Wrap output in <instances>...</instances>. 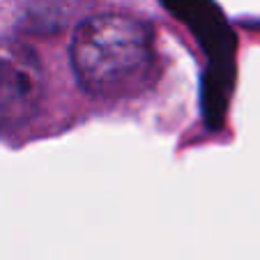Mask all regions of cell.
<instances>
[{"instance_id": "cell-2", "label": "cell", "mask_w": 260, "mask_h": 260, "mask_svg": "<svg viewBox=\"0 0 260 260\" xmlns=\"http://www.w3.org/2000/svg\"><path fill=\"white\" fill-rule=\"evenodd\" d=\"M42 102V69L28 46L0 44V132H16Z\"/></svg>"}, {"instance_id": "cell-3", "label": "cell", "mask_w": 260, "mask_h": 260, "mask_svg": "<svg viewBox=\"0 0 260 260\" xmlns=\"http://www.w3.org/2000/svg\"><path fill=\"white\" fill-rule=\"evenodd\" d=\"M161 3L177 19H182V23H187L193 30L212 60L231 64L233 35L226 25V19L221 16L212 0H161Z\"/></svg>"}, {"instance_id": "cell-1", "label": "cell", "mask_w": 260, "mask_h": 260, "mask_svg": "<svg viewBox=\"0 0 260 260\" xmlns=\"http://www.w3.org/2000/svg\"><path fill=\"white\" fill-rule=\"evenodd\" d=\"M69 62L85 92L102 99L136 97L157 67L152 30L120 12L88 16L72 35Z\"/></svg>"}]
</instances>
